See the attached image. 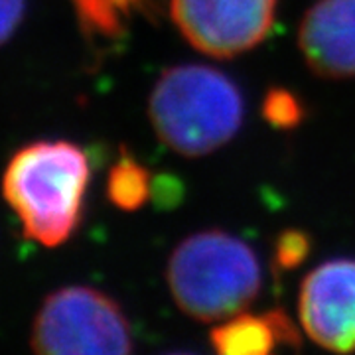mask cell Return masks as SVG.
I'll return each mask as SVG.
<instances>
[{
	"mask_svg": "<svg viewBox=\"0 0 355 355\" xmlns=\"http://www.w3.org/2000/svg\"><path fill=\"white\" fill-rule=\"evenodd\" d=\"M91 164L69 140H36L12 154L0 190L24 235L55 249L76 235L83 217Z\"/></svg>",
	"mask_w": 355,
	"mask_h": 355,
	"instance_id": "obj_1",
	"label": "cell"
},
{
	"mask_svg": "<svg viewBox=\"0 0 355 355\" xmlns=\"http://www.w3.org/2000/svg\"><path fill=\"white\" fill-rule=\"evenodd\" d=\"M245 101L237 83L216 67L174 65L154 83L148 116L156 137L182 156L221 148L243 125Z\"/></svg>",
	"mask_w": 355,
	"mask_h": 355,
	"instance_id": "obj_2",
	"label": "cell"
},
{
	"mask_svg": "<svg viewBox=\"0 0 355 355\" xmlns=\"http://www.w3.org/2000/svg\"><path fill=\"white\" fill-rule=\"evenodd\" d=\"M166 282L184 314L214 324L253 304L263 286V270L249 243L207 229L178 243L168 259Z\"/></svg>",
	"mask_w": 355,
	"mask_h": 355,
	"instance_id": "obj_3",
	"label": "cell"
},
{
	"mask_svg": "<svg viewBox=\"0 0 355 355\" xmlns=\"http://www.w3.org/2000/svg\"><path fill=\"white\" fill-rule=\"evenodd\" d=\"M40 355H125L135 349L127 314L91 286H64L44 298L30 330Z\"/></svg>",
	"mask_w": 355,
	"mask_h": 355,
	"instance_id": "obj_4",
	"label": "cell"
},
{
	"mask_svg": "<svg viewBox=\"0 0 355 355\" xmlns=\"http://www.w3.org/2000/svg\"><path fill=\"white\" fill-rule=\"evenodd\" d=\"M279 0H170V16L191 48L229 60L253 50L275 24Z\"/></svg>",
	"mask_w": 355,
	"mask_h": 355,
	"instance_id": "obj_5",
	"label": "cell"
},
{
	"mask_svg": "<svg viewBox=\"0 0 355 355\" xmlns=\"http://www.w3.org/2000/svg\"><path fill=\"white\" fill-rule=\"evenodd\" d=\"M298 316L302 330L320 347L355 352V259H331L306 275Z\"/></svg>",
	"mask_w": 355,
	"mask_h": 355,
	"instance_id": "obj_6",
	"label": "cell"
},
{
	"mask_svg": "<svg viewBox=\"0 0 355 355\" xmlns=\"http://www.w3.org/2000/svg\"><path fill=\"white\" fill-rule=\"evenodd\" d=\"M298 48L320 77H355V0H316L298 28Z\"/></svg>",
	"mask_w": 355,
	"mask_h": 355,
	"instance_id": "obj_7",
	"label": "cell"
},
{
	"mask_svg": "<svg viewBox=\"0 0 355 355\" xmlns=\"http://www.w3.org/2000/svg\"><path fill=\"white\" fill-rule=\"evenodd\" d=\"M211 345L223 355H266L279 345L300 347L302 336L282 308L263 316L235 314L211 330Z\"/></svg>",
	"mask_w": 355,
	"mask_h": 355,
	"instance_id": "obj_8",
	"label": "cell"
},
{
	"mask_svg": "<svg viewBox=\"0 0 355 355\" xmlns=\"http://www.w3.org/2000/svg\"><path fill=\"white\" fill-rule=\"evenodd\" d=\"M164 0H71L87 40L114 42L127 34L135 16L156 18Z\"/></svg>",
	"mask_w": 355,
	"mask_h": 355,
	"instance_id": "obj_9",
	"label": "cell"
},
{
	"mask_svg": "<svg viewBox=\"0 0 355 355\" xmlns=\"http://www.w3.org/2000/svg\"><path fill=\"white\" fill-rule=\"evenodd\" d=\"M153 176L148 168L140 164L127 150L114 162L107 176V198L123 211H135L150 200Z\"/></svg>",
	"mask_w": 355,
	"mask_h": 355,
	"instance_id": "obj_10",
	"label": "cell"
},
{
	"mask_svg": "<svg viewBox=\"0 0 355 355\" xmlns=\"http://www.w3.org/2000/svg\"><path fill=\"white\" fill-rule=\"evenodd\" d=\"M261 111L266 123L282 130L296 128L304 121V107L300 99L292 91L282 87L270 89L266 93Z\"/></svg>",
	"mask_w": 355,
	"mask_h": 355,
	"instance_id": "obj_11",
	"label": "cell"
},
{
	"mask_svg": "<svg viewBox=\"0 0 355 355\" xmlns=\"http://www.w3.org/2000/svg\"><path fill=\"white\" fill-rule=\"evenodd\" d=\"M312 251V239L302 229H286L282 231L275 243L272 263L279 272H286L300 266Z\"/></svg>",
	"mask_w": 355,
	"mask_h": 355,
	"instance_id": "obj_12",
	"label": "cell"
},
{
	"mask_svg": "<svg viewBox=\"0 0 355 355\" xmlns=\"http://www.w3.org/2000/svg\"><path fill=\"white\" fill-rule=\"evenodd\" d=\"M26 14V0H0V46L16 34Z\"/></svg>",
	"mask_w": 355,
	"mask_h": 355,
	"instance_id": "obj_13",
	"label": "cell"
}]
</instances>
